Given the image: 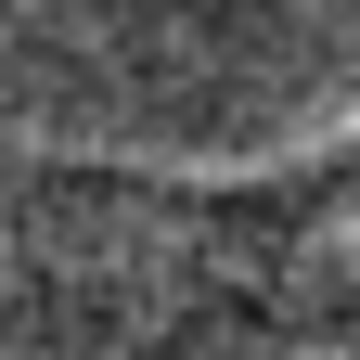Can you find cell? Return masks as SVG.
Listing matches in <instances>:
<instances>
[{"label":"cell","instance_id":"6da1fadb","mask_svg":"<svg viewBox=\"0 0 360 360\" xmlns=\"http://www.w3.org/2000/svg\"><path fill=\"white\" fill-rule=\"evenodd\" d=\"M193 245L257 309L270 347L360 360V155L322 167V180H283L257 206H193Z\"/></svg>","mask_w":360,"mask_h":360}]
</instances>
